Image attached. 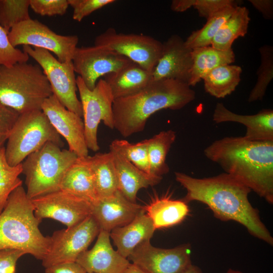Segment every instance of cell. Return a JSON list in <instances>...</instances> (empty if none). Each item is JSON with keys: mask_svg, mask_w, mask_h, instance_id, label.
I'll return each mask as SVG.
<instances>
[{"mask_svg": "<svg viewBox=\"0 0 273 273\" xmlns=\"http://www.w3.org/2000/svg\"><path fill=\"white\" fill-rule=\"evenodd\" d=\"M174 174L176 180L187 191L183 199L186 203L193 201L203 203L216 218L237 222L250 235L273 245V238L261 221L259 211L249 201L251 190L244 184L225 172L202 178L180 172Z\"/></svg>", "mask_w": 273, "mask_h": 273, "instance_id": "cell-1", "label": "cell"}, {"mask_svg": "<svg viewBox=\"0 0 273 273\" xmlns=\"http://www.w3.org/2000/svg\"><path fill=\"white\" fill-rule=\"evenodd\" d=\"M204 154L225 173L272 204L273 141L226 136L214 141L204 149Z\"/></svg>", "mask_w": 273, "mask_h": 273, "instance_id": "cell-2", "label": "cell"}, {"mask_svg": "<svg viewBox=\"0 0 273 273\" xmlns=\"http://www.w3.org/2000/svg\"><path fill=\"white\" fill-rule=\"evenodd\" d=\"M195 92L188 84L174 79L153 80L130 96L114 99V127L124 138L144 130L149 118L169 109H182L195 100Z\"/></svg>", "mask_w": 273, "mask_h": 273, "instance_id": "cell-3", "label": "cell"}, {"mask_svg": "<svg viewBox=\"0 0 273 273\" xmlns=\"http://www.w3.org/2000/svg\"><path fill=\"white\" fill-rule=\"evenodd\" d=\"M41 221L35 216L31 201L22 185L16 188L0 214V250H21L41 260L48 250L51 237L40 232Z\"/></svg>", "mask_w": 273, "mask_h": 273, "instance_id": "cell-4", "label": "cell"}, {"mask_svg": "<svg viewBox=\"0 0 273 273\" xmlns=\"http://www.w3.org/2000/svg\"><path fill=\"white\" fill-rule=\"evenodd\" d=\"M52 95L38 64L25 62L0 66V103L19 114L41 110L43 102Z\"/></svg>", "mask_w": 273, "mask_h": 273, "instance_id": "cell-5", "label": "cell"}, {"mask_svg": "<svg viewBox=\"0 0 273 273\" xmlns=\"http://www.w3.org/2000/svg\"><path fill=\"white\" fill-rule=\"evenodd\" d=\"M77 158L69 149L52 142L28 156L21 163L28 198L31 200L59 190L64 173Z\"/></svg>", "mask_w": 273, "mask_h": 273, "instance_id": "cell-6", "label": "cell"}, {"mask_svg": "<svg viewBox=\"0 0 273 273\" xmlns=\"http://www.w3.org/2000/svg\"><path fill=\"white\" fill-rule=\"evenodd\" d=\"M5 147L7 162L17 166L31 153L48 142L62 148L61 136L41 110L19 114L11 131Z\"/></svg>", "mask_w": 273, "mask_h": 273, "instance_id": "cell-7", "label": "cell"}, {"mask_svg": "<svg viewBox=\"0 0 273 273\" xmlns=\"http://www.w3.org/2000/svg\"><path fill=\"white\" fill-rule=\"evenodd\" d=\"M76 83L82 108L86 146L88 149L97 152L100 149L97 133L100 122L114 129L112 109L114 99L104 79H99L93 90L87 87L79 76Z\"/></svg>", "mask_w": 273, "mask_h": 273, "instance_id": "cell-8", "label": "cell"}, {"mask_svg": "<svg viewBox=\"0 0 273 273\" xmlns=\"http://www.w3.org/2000/svg\"><path fill=\"white\" fill-rule=\"evenodd\" d=\"M23 51L41 67L54 95L68 110L82 117V108L72 62H61L47 50L23 46Z\"/></svg>", "mask_w": 273, "mask_h": 273, "instance_id": "cell-9", "label": "cell"}, {"mask_svg": "<svg viewBox=\"0 0 273 273\" xmlns=\"http://www.w3.org/2000/svg\"><path fill=\"white\" fill-rule=\"evenodd\" d=\"M11 44L38 48L53 53L62 63L72 62L79 38L59 34L41 22L31 18L14 26L8 34Z\"/></svg>", "mask_w": 273, "mask_h": 273, "instance_id": "cell-10", "label": "cell"}, {"mask_svg": "<svg viewBox=\"0 0 273 273\" xmlns=\"http://www.w3.org/2000/svg\"><path fill=\"white\" fill-rule=\"evenodd\" d=\"M94 45L104 47L152 72L163 49V43L142 34L118 33L109 28L96 36Z\"/></svg>", "mask_w": 273, "mask_h": 273, "instance_id": "cell-11", "label": "cell"}, {"mask_svg": "<svg viewBox=\"0 0 273 273\" xmlns=\"http://www.w3.org/2000/svg\"><path fill=\"white\" fill-rule=\"evenodd\" d=\"M92 215L77 224L56 231L51 237L47 253L41 260L45 268L64 262H76L100 232Z\"/></svg>", "mask_w": 273, "mask_h": 273, "instance_id": "cell-12", "label": "cell"}, {"mask_svg": "<svg viewBox=\"0 0 273 273\" xmlns=\"http://www.w3.org/2000/svg\"><path fill=\"white\" fill-rule=\"evenodd\" d=\"M31 201L34 215L38 219H53L67 228L74 226L92 215V203L61 190Z\"/></svg>", "mask_w": 273, "mask_h": 273, "instance_id": "cell-13", "label": "cell"}, {"mask_svg": "<svg viewBox=\"0 0 273 273\" xmlns=\"http://www.w3.org/2000/svg\"><path fill=\"white\" fill-rule=\"evenodd\" d=\"M75 72L93 90L100 77L116 72L132 62L104 47H77L72 60Z\"/></svg>", "mask_w": 273, "mask_h": 273, "instance_id": "cell-14", "label": "cell"}, {"mask_svg": "<svg viewBox=\"0 0 273 273\" xmlns=\"http://www.w3.org/2000/svg\"><path fill=\"white\" fill-rule=\"evenodd\" d=\"M191 251L189 244L163 249L149 240L139 245L127 259L145 273H182L192 264Z\"/></svg>", "mask_w": 273, "mask_h": 273, "instance_id": "cell-15", "label": "cell"}, {"mask_svg": "<svg viewBox=\"0 0 273 273\" xmlns=\"http://www.w3.org/2000/svg\"><path fill=\"white\" fill-rule=\"evenodd\" d=\"M41 110L58 133L65 139L69 150L78 157L88 155L81 117L65 108L54 95L45 100Z\"/></svg>", "mask_w": 273, "mask_h": 273, "instance_id": "cell-16", "label": "cell"}, {"mask_svg": "<svg viewBox=\"0 0 273 273\" xmlns=\"http://www.w3.org/2000/svg\"><path fill=\"white\" fill-rule=\"evenodd\" d=\"M192 52L180 36L172 35L163 42L161 56L152 72L153 80L174 79L188 84L193 65Z\"/></svg>", "mask_w": 273, "mask_h": 273, "instance_id": "cell-17", "label": "cell"}, {"mask_svg": "<svg viewBox=\"0 0 273 273\" xmlns=\"http://www.w3.org/2000/svg\"><path fill=\"white\" fill-rule=\"evenodd\" d=\"M143 210V206L130 202L117 190L113 195L98 198L93 203L92 215L100 231L110 233L130 222Z\"/></svg>", "mask_w": 273, "mask_h": 273, "instance_id": "cell-18", "label": "cell"}, {"mask_svg": "<svg viewBox=\"0 0 273 273\" xmlns=\"http://www.w3.org/2000/svg\"><path fill=\"white\" fill-rule=\"evenodd\" d=\"M110 238V233L100 231L94 247L77 258L76 262L86 273H123L130 264L113 248Z\"/></svg>", "mask_w": 273, "mask_h": 273, "instance_id": "cell-19", "label": "cell"}, {"mask_svg": "<svg viewBox=\"0 0 273 273\" xmlns=\"http://www.w3.org/2000/svg\"><path fill=\"white\" fill-rule=\"evenodd\" d=\"M216 123L232 122L241 123L246 126L244 136L255 141H273V111L264 109L254 115H241L234 113L222 103H217L212 115Z\"/></svg>", "mask_w": 273, "mask_h": 273, "instance_id": "cell-20", "label": "cell"}, {"mask_svg": "<svg viewBox=\"0 0 273 273\" xmlns=\"http://www.w3.org/2000/svg\"><path fill=\"white\" fill-rule=\"evenodd\" d=\"M155 228L144 209L129 223L115 228L110 232L117 251L127 258L142 243L150 240Z\"/></svg>", "mask_w": 273, "mask_h": 273, "instance_id": "cell-21", "label": "cell"}, {"mask_svg": "<svg viewBox=\"0 0 273 273\" xmlns=\"http://www.w3.org/2000/svg\"><path fill=\"white\" fill-rule=\"evenodd\" d=\"M118 183V190L129 201L136 203L139 191L158 184L162 177L148 174L112 151Z\"/></svg>", "mask_w": 273, "mask_h": 273, "instance_id": "cell-22", "label": "cell"}, {"mask_svg": "<svg viewBox=\"0 0 273 273\" xmlns=\"http://www.w3.org/2000/svg\"><path fill=\"white\" fill-rule=\"evenodd\" d=\"M114 99L134 94L153 80L152 72L132 62L121 69L104 76Z\"/></svg>", "mask_w": 273, "mask_h": 273, "instance_id": "cell-23", "label": "cell"}, {"mask_svg": "<svg viewBox=\"0 0 273 273\" xmlns=\"http://www.w3.org/2000/svg\"><path fill=\"white\" fill-rule=\"evenodd\" d=\"M143 208L151 219L156 230L170 227L180 223L190 211L187 203L183 199H173L167 195L155 196Z\"/></svg>", "mask_w": 273, "mask_h": 273, "instance_id": "cell-24", "label": "cell"}, {"mask_svg": "<svg viewBox=\"0 0 273 273\" xmlns=\"http://www.w3.org/2000/svg\"><path fill=\"white\" fill-rule=\"evenodd\" d=\"M82 158L93 173L98 199L110 196L118 190L112 152L98 153Z\"/></svg>", "mask_w": 273, "mask_h": 273, "instance_id": "cell-25", "label": "cell"}, {"mask_svg": "<svg viewBox=\"0 0 273 273\" xmlns=\"http://www.w3.org/2000/svg\"><path fill=\"white\" fill-rule=\"evenodd\" d=\"M60 190L83 198L92 204L98 199L93 173L82 157H78L66 171Z\"/></svg>", "mask_w": 273, "mask_h": 273, "instance_id": "cell-26", "label": "cell"}, {"mask_svg": "<svg viewBox=\"0 0 273 273\" xmlns=\"http://www.w3.org/2000/svg\"><path fill=\"white\" fill-rule=\"evenodd\" d=\"M192 55L193 65L188 83L191 87L196 85L214 68L235 61L232 48L221 51L211 46L199 47L192 49Z\"/></svg>", "mask_w": 273, "mask_h": 273, "instance_id": "cell-27", "label": "cell"}, {"mask_svg": "<svg viewBox=\"0 0 273 273\" xmlns=\"http://www.w3.org/2000/svg\"><path fill=\"white\" fill-rule=\"evenodd\" d=\"M242 68L224 65L208 73L203 78L206 93L216 98H223L234 92L241 80Z\"/></svg>", "mask_w": 273, "mask_h": 273, "instance_id": "cell-28", "label": "cell"}, {"mask_svg": "<svg viewBox=\"0 0 273 273\" xmlns=\"http://www.w3.org/2000/svg\"><path fill=\"white\" fill-rule=\"evenodd\" d=\"M250 20L248 9L244 6H236L214 37L211 46L221 51L232 49L236 39L247 34Z\"/></svg>", "mask_w": 273, "mask_h": 273, "instance_id": "cell-29", "label": "cell"}, {"mask_svg": "<svg viewBox=\"0 0 273 273\" xmlns=\"http://www.w3.org/2000/svg\"><path fill=\"white\" fill-rule=\"evenodd\" d=\"M176 139V132L171 129L162 131L148 139V153L151 175L162 177L169 172L166 157Z\"/></svg>", "mask_w": 273, "mask_h": 273, "instance_id": "cell-30", "label": "cell"}, {"mask_svg": "<svg viewBox=\"0 0 273 273\" xmlns=\"http://www.w3.org/2000/svg\"><path fill=\"white\" fill-rule=\"evenodd\" d=\"M237 6L227 7L206 19L207 22L201 29L193 31L188 37L185 41L186 45L191 49L211 46L218 30Z\"/></svg>", "mask_w": 273, "mask_h": 273, "instance_id": "cell-31", "label": "cell"}, {"mask_svg": "<svg viewBox=\"0 0 273 273\" xmlns=\"http://www.w3.org/2000/svg\"><path fill=\"white\" fill-rule=\"evenodd\" d=\"M109 148L110 151L119 154L141 170L150 174L148 139L136 143L116 139L112 141Z\"/></svg>", "mask_w": 273, "mask_h": 273, "instance_id": "cell-32", "label": "cell"}, {"mask_svg": "<svg viewBox=\"0 0 273 273\" xmlns=\"http://www.w3.org/2000/svg\"><path fill=\"white\" fill-rule=\"evenodd\" d=\"M259 52L261 63L257 71L256 83L248 99L250 103L262 99L273 77V47L264 45L259 48Z\"/></svg>", "mask_w": 273, "mask_h": 273, "instance_id": "cell-33", "label": "cell"}, {"mask_svg": "<svg viewBox=\"0 0 273 273\" xmlns=\"http://www.w3.org/2000/svg\"><path fill=\"white\" fill-rule=\"evenodd\" d=\"M22 173L21 164L10 166L6 161L5 147L0 150V214L4 210L11 193L22 185L19 175Z\"/></svg>", "mask_w": 273, "mask_h": 273, "instance_id": "cell-34", "label": "cell"}, {"mask_svg": "<svg viewBox=\"0 0 273 273\" xmlns=\"http://www.w3.org/2000/svg\"><path fill=\"white\" fill-rule=\"evenodd\" d=\"M30 0H0V24L8 32L15 25L31 19Z\"/></svg>", "mask_w": 273, "mask_h": 273, "instance_id": "cell-35", "label": "cell"}, {"mask_svg": "<svg viewBox=\"0 0 273 273\" xmlns=\"http://www.w3.org/2000/svg\"><path fill=\"white\" fill-rule=\"evenodd\" d=\"M8 34L9 32L0 24V66H10L28 62L29 56L11 44Z\"/></svg>", "mask_w": 273, "mask_h": 273, "instance_id": "cell-36", "label": "cell"}, {"mask_svg": "<svg viewBox=\"0 0 273 273\" xmlns=\"http://www.w3.org/2000/svg\"><path fill=\"white\" fill-rule=\"evenodd\" d=\"M69 6L68 0H30L31 9L41 16H63Z\"/></svg>", "mask_w": 273, "mask_h": 273, "instance_id": "cell-37", "label": "cell"}, {"mask_svg": "<svg viewBox=\"0 0 273 273\" xmlns=\"http://www.w3.org/2000/svg\"><path fill=\"white\" fill-rule=\"evenodd\" d=\"M115 0H68L69 6L73 10L72 18L78 22L94 11L113 3Z\"/></svg>", "mask_w": 273, "mask_h": 273, "instance_id": "cell-38", "label": "cell"}, {"mask_svg": "<svg viewBox=\"0 0 273 273\" xmlns=\"http://www.w3.org/2000/svg\"><path fill=\"white\" fill-rule=\"evenodd\" d=\"M236 4L233 0H195L193 8L200 17L207 19L227 7L237 6Z\"/></svg>", "mask_w": 273, "mask_h": 273, "instance_id": "cell-39", "label": "cell"}, {"mask_svg": "<svg viewBox=\"0 0 273 273\" xmlns=\"http://www.w3.org/2000/svg\"><path fill=\"white\" fill-rule=\"evenodd\" d=\"M19 114L0 103V150L4 147Z\"/></svg>", "mask_w": 273, "mask_h": 273, "instance_id": "cell-40", "label": "cell"}, {"mask_svg": "<svg viewBox=\"0 0 273 273\" xmlns=\"http://www.w3.org/2000/svg\"><path fill=\"white\" fill-rule=\"evenodd\" d=\"M25 254L19 250H0V273H15L17 261Z\"/></svg>", "mask_w": 273, "mask_h": 273, "instance_id": "cell-41", "label": "cell"}, {"mask_svg": "<svg viewBox=\"0 0 273 273\" xmlns=\"http://www.w3.org/2000/svg\"><path fill=\"white\" fill-rule=\"evenodd\" d=\"M45 273H86L76 262L54 264L46 268Z\"/></svg>", "mask_w": 273, "mask_h": 273, "instance_id": "cell-42", "label": "cell"}, {"mask_svg": "<svg viewBox=\"0 0 273 273\" xmlns=\"http://www.w3.org/2000/svg\"><path fill=\"white\" fill-rule=\"evenodd\" d=\"M253 6L263 15L266 19L273 18V1L272 0H249Z\"/></svg>", "mask_w": 273, "mask_h": 273, "instance_id": "cell-43", "label": "cell"}, {"mask_svg": "<svg viewBox=\"0 0 273 273\" xmlns=\"http://www.w3.org/2000/svg\"><path fill=\"white\" fill-rule=\"evenodd\" d=\"M195 0H173L172 1L170 8L176 12H183L191 7H193Z\"/></svg>", "mask_w": 273, "mask_h": 273, "instance_id": "cell-44", "label": "cell"}, {"mask_svg": "<svg viewBox=\"0 0 273 273\" xmlns=\"http://www.w3.org/2000/svg\"><path fill=\"white\" fill-rule=\"evenodd\" d=\"M123 273H145L135 265L130 263Z\"/></svg>", "mask_w": 273, "mask_h": 273, "instance_id": "cell-45", "label": "cell"}, {"mask_svg": "<svg viewBox=\"0 0 273 273\" xmlns=\"http://www.w3.org/2000/svg\"><path fill=\"white\" fill-rule=\"evenodd\" d=\"M182 273H203L198 266L191 264Z\"/></svg>", "mask_w": 273, "mask_h": 273, "instance_id": "cell-46", "label": "cell"}, {"mask_svg": "<svg viewBox=\"0 0 273 273\" xmlns=\"http://www.w3.org/2000/svg\"><path fill=\"white\" fill-rule=\"evenodd\" d=\"M226 273H243V272H242L241 271L239 270H237L230 268L227 271Z\"/></svg>", "mask_w": 273, "mask_h": 273, "instance_id": "cell-47", "label": "cell"}]
</instances>
